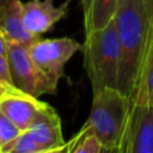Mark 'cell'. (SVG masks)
Listing matches in <instances>:
<instances>
[{
	"instance_id": "cell-8",
	"label": "cell",
	"mask_w": 153,
	"mask_h": 153,
	"mask_svg": "<svg viewBox=\"0 0 153 153\" xmlns=\"http://www.w3.org/2000/svg\"><path fill=\"white\" fill-rule=\"evenodd\" d=\"M71 0L54 6V0H29L22 2L23 19L26 29L35 36L51 30L54 25L67 14Z\"/></svg>"
},
{
	"instance_id": "cell-5",
	"label": "cell",
	"mask_w": 153,
	"mask_h": 153,
	"mask_svg": "<svg viewBox=\"0 0 153 153\" xmlns=\"http://www.w3.org/2000/svg\"><path fill=\"white\" fill-rule=\"evenodd\" d=\"M118 153H153V102L129 105Z\"/></svg>"
},
{
	"instance_id": "cell-16",
	"label": "cell",
	"mask_w": 153,
	"mask_h": 153,
	"mask_svg": "<svg viewBox=\"0 0 153 153\" xmlns=\"http://www.w3.org/2000/svg\"><path fill=\"white\" fill-rule=\"evenodd\" d=\"M7 54V47H6V38L2 33V31L0 30V55H5Z\"/></svg>"
},
{
	"instance_id": "cell-12",
	"label": "cell",
	"mask_w": 153,
	"mask_h": 153,
	"mask_svg": "<svg viewBox=\"0 0 153 153\" xmlns=\"http://www.w3.org/2000/svg\"><path fill=\"white\" fill-rule=\"evenodd\" d=\"M142 100L153 102V39L149 44L135 91L129 98V105Z\"/></svg>"
},
{
	"instance_id": "cell-21",
	"label": "cell",
	"mask_w": 153,
	"mask_h": 153,
	"mask_svg": "<svg viewBox=\"0 0 153 153\" xmlns=\"http://www.w3.org/2000/svg\"><path fill=\"white\" fill-rule=\"evenodd\" d=\"M0 90H5V88H4V87H2V86H0Z\"/></svg>"
},
{
	"instance_id": "cell-9",
	"label": "cell",
	"mask_w": 153,
	"mask_h": 153,
	"mask_svg": "<svg viewBox=\"0 0 153 153\" xmlns=\"http://www.w3.org/2000/svg\"><path fill=\"white\" fill-rule=\"evenodd\" d=\"M45 102L27 94L20 90L5 91L0 96V111L5 114L13 123L25 131Z\"/></svg>"
},
{
	"instance_id": "cell-6",
	"label": "cell",
	"mask_w": 153,
	"mask_h": 153,
	"mask_svg": "<svg viewBox=\"0 0 153 153\" xmlns=\"http://www.w3.org/2000/svg\"><path fill=\"white\" fill-rule=\"evenodd\" d=\"M27 49L38 68L59 84L60 79L65 76V65L76 51L82 49V45L69 37L38 38Z\"/></svg>"
},
{
	"instance_id": "cell-18",
	"label": "cell",
	"mask_w": 153,
	"mask_h": 153,
	"mask_svg": "<svg viewBox=\"0 0 153 153\" xmlns=\"http://www.w3.org/2000/svg\"><path fill=\"white\" fill-rule=\"evenodd\" d=\"M8 1H10V0H0V6H1V5H5V4H7Z\"/></svg>"
},
{
	"instance_id": "cell-7",
	"label": "cell",
	"mask_w": 153,
	"mask_h": 153,
	"mask_svg": "<svg viewBox=\"0 0 153 153\" xmlns=\"http://www.w3.org/2000/svg\"><path fill=\"white\" fill-rule=\"evenodd\" d=\"M25 133L38 146L41 153L65 151L66 141L62 135L61 120L56 110L48 103L41 108Z\"/></svg>"
},
{
	"instance_id": "cell-2",
	"label": "cell",
	"mask_w": 153,
	"mask_h": 153,
	"mask_svg": "<svg viewBox=\"0 0 153 153\" xmlns=\"http://www.w3.org/2000/svg\"><path fill=\"white\" fill-rule=\"evenodd\" d=\"M81 50L92 93L94 94L105 87H116L121 48L115 17L104 27L85 32Z\"/></svg>"
},
{
	"instance_id": "cell-4",
	"label": "cell",
	"mask_w": 153,
	"mask_h": 153,
	"mask_svg": "<svg viewBox=\"0 0 153 153\" xmlns=\"http://www.w3.org/2000/svg\"><path fill=\"white\" fill-rule=\"evenodd\" d=\"M7 61L12 80L17 88L36 98L43 94H55L57 82L47 76L32 60L29 49L23 43L6 39Z\"/></svg>"
},
{
	"instance_id": "cell-19",
	"label": "cell",
	"mask_w": 153,
	"mask_h": 153,
	"mask_svg": "<svg viewBox=\"0 0 153 153\" xmlns=\"http://www.w3.org/2000/svg\"><path fill=\"white\" fill-rule=\"evenodd\" d=\"M1 148H2V141H1V136H0V153H1Z\"/></svg>"
},
{
	"instance_id": "cell-20",
	"label": "cell",
	"mask_w": 153,
	"mask_h": 153,
	"mask_svg": "<svg viewBox=\"0 0 153 153\" xmlns=\"http://www.w3.org/2000/svg\"><path fill=\"white\" fill-rule=\"evenodd\" d=\"M5 91H6V90H0V96H1V94H2Z\"/></svg>"
},
{
	"instance_id": "cell-14",
	"label": "cell",
	"mask_w": 153,
	"mask_h": 153,
	"mask_svg": "<svg viewBox=\"0 0 153 153\" xmlns=\"http://www.w3.org/2000/svg\"><path fill=\"white\" fill-rule=\"evenodd\" d=\"M0 86H2L6 91L19 90L16 87V85L12 80L7 56H5V55H0Z\"/></svg>"
},
{
	"instance_id": "cell-1",
	"label": "cell",
	"mask_w": 153,
	"mask_h": 153,
	"mask_svg": "<svg viewBox=\"0 0 153 153\" xmlns=\"http://www.w3.org/2000/svg\"><path fill=\"white\" fill-rule=\"evenodd\" d=\"M115 22L121 48L116 88L128 98L135 91L149 44L153 39L142 0H120Z\"/></svg>"
},
{
	"instance_id": "cell-15",
	"label": "cell",
	"mask_w": 153,
	"mask_h": 153,
	"mask_svg": "<svg viewBox=\"0 0 153 153\" xmlns=\"http://www.w3.org/2000/svg\"><path fill=\"white\" fill-rule=\"evenodd\" d=\"M143 5L146 7L148 18H149V23H151V30H152V35H153V0H142Z\"/></svg>"
},
{
	"instance_id": "cell-17",
	"label": "cell",
	"mask_w": 153,
	"mask_h": 153,
	"mask_svg": "<svg viewBox=\"0 0 153 153\" xmlns=\"http://www.w3.org/2000/svg\"><path fill=\"white\" fill-rule=\"evenodd\" d=\"M88 2H90V0H81V4H82V7L85 8L87 5H88Z\"/></svg>"
},
{
	"instance_id": "cell-10",
	"label": "cell",
	"mask_w": 153,
	"mask_h": 153,
	"mask_svg": "<svg viewBox=\"0 0 153 153\" xmlns=\"http://www.w3.org/2000/svg\"><path fill=\"white\" fill-rule=\"evenodd\" d=\"M0 30L6 39L16 41L30 47L38 36L32 35L25 26L20 0H10L0 6Z\"/></svg>"
},
{
	"instance_id": "cell-3",
	"label": "cell",
	"mask_w": 153,
	"mask_h": 153,
	"mask_svg": "<svg viewBox=\"0 0 153 153\" xmlns=\"http://www.w3.org/2000/svg\"><path fill=\"white\" fill-rule=\"evenodd\" d=\"M129 112V98L116 87H105L93 94L92 109L80 131L94 134L105 152H117Z\"/></svg>"
},
{
	"instance_id": "cell-11",
	"label": "cell",
	"mask_w": 153,
	"mask_h": 153,
	"mask_svg": "<svg viewBox=\"0 0 153 153\" xmlns=\"http://www.w3.org/2000/svg\"><path fill=\"white\" fill-rule=\"evenodd\" d=\"M120 0H90L84 8L85 32L104 27L114 17Z\"/></svg>"
},
{
	"instance_id": "cell-13",
	"label": "cell",
	"mask_w": 153,
	"mask_h": 153,
	"mask_svg": "<svg viewBox=\"0 0 153 153\" xmlns=\"http://www.w3.org/2000/svg\"><path fill=\"white\" fill-rule=\"evenodd\" d=\"M20 133L22 130L13 123V121H11L5 114L0 111V136L2 146L14 140Z\"/></svg>"
}]
</instances>
